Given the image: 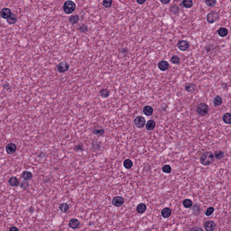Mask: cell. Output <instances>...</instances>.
Returning a JSON list of instances; mask_svg holds the SVG:
<instances>
[{"label":"cell","mask_w":231,"mask_h":231,"mask_svg":"<svg viewBox=\"0 0 231 231\" xmlns=\"http://www.w3.org/2000/svg\"><path fill=\"white\" fill-rule=\"evenodd\" d=\"M214 160V155L211 152L207 151L201 155L200 161L202 165L209 166L212 163Z\"/></svg>","instance_id":"cell-1"},{"label":"cell","mask_w":231,"mask_h":231,"mask_svg":"<svg viewBox=\"0 0 231 231\" xmlns=\"http://www.w3.org/2000/svg\"><path fill=\"white\" fill-rule=\"evenodd\" d=\"M76 8V5L75 2L71 1L68 0L65 2L63 5V10L66 14H70L72 13Z\"/></svg>","instance_id":"cell-2"},{"label":"cell","mask_w":231,"mask_h":231,"mask_svg":"<svg viewBox=\"0 0 231 231\" xmlns=\"http://www.w3.org/2000/svg\"><path fill=\"white\" fill-rule=\"evenodd\" d=\"M209 110V108L208 106L204 103H201L197 107V112L198 114L201 117H204L207 114Z\"/></svg>","instance_id":"cell-3"},{"label":"cell","mask_w":231,"mask_h":231,"mask_svg":"<svg viewBox=\"0 0 231 231\" xmlns=\"http://www.w3.org/2000/svg\"><path fill=\"white\" fill-rule=\"evenodd\" d=\"M70 67V66L69 63L65 61H62L57 65L56 69L58 72L63 73L67 72L69 70Z\"/></svg>","instance_id":"cell-4"},{"label":"cell","mask_w":231,"mask_h":231,"mask_svg":"<svg viewBox=\"0 0 231 231\" xmlns=\"http://www.w3.org/2000/svg\"><path fill=\"white\" fill-rule=\"evenodd\" d=\"M145 123H146L145 119L143 116H138L137 117H136L134 121V125L139 129L143 128L145 125Z\"/></svg>","instance_id":"cell-5"},{"label":"cell","mask_w":231,"mask_h":231,"mask_svg":"<svg viewBox=\"0 0 231 231\" xmlns=\"http://www.w3.org/2000/svg\"><path fill=\"white\" fill-rule=\"evenodd\" d=\"M219 14L216 11H212L207 15V21L209 24H213L219 19Z\"/></svg>","instance_id":"cell-6"},{"label":"cell","mask_w":231,"mask_h":231,"mask_svg":"<svg viewBox=\"0 0 231 231\" xmlns=\"http://www.w3.org/2000/svg\"><path fill=\"white\" fill-rule=\"evenodd\" d=\"M17 150V146L14 143H10L7 144L5 147V150L9 155H13Z\"/></svg>","instance_id":"cell-7"},{"label":"cell","mask_w":231,"mask_h":231,"mask_svg":"<svg viewBox=\"0 0 231 231\" xmlns=\"http://www.w3.org/2000/svg\"><path fill=\"white\" fill-rule=\"evenodd\" d=\"M92 132L98 136H103L105 134V130L100 126H95L92 129Z\"/></svg>","instance_id":"cell-8"},{"label":"cell","mask_w":231,"mask_h":231,"mask_svg":"<svg viewBox=\"0 0 231 231\" xmlns=\"http://www.w3.org/2000/svg\"><path fill=\"white\" fill-rule=\"evenodd\" d=\"M124 203V199L121 196L114 197L112 200V204L116 207H120L123 206Z\"/></svg>","instance_id":"cell-9"},{"label":"cell","mask_w":231,"mask_h":231,"mask_svg":"<svg viewBox=\"0 0 231 231\" xmlns=\"http://www.w3.org/2000/svg\"><path fill=\"white\" fill-rule=\"evenodd\" d=\"M216 224L212 221H207L204 224V228L206 231H214L216 228Z\"/></svg>","instance_id":"cell-10"},{"label":"cell","mask_w":231,"mask_h":231,"mask_svg":"<svg viewBox=\"0 0 231 231\" xmlns=\"http://www.w3.org/2000/svg\"><path fill=\"white\" fill-rule=\"evenodd\" d=\"M177 47L182 51H186L188 49L189 45L187 42L185 40H181L177 44Z\"/></svg>","instance_id":"cell-11"},{"label":"cell","mask_w":231,"mask_h":231,"mask_svg":"<svg viewBox=\"0 0 231 231\" xmlns=\"http://www.w3.org/2000/svg\"><path fill=\"white\" fill-rule=\"evenodd\" d=\"M158 69L160 70H161L162 72H164L168 69L169 67V65L168 61L163 60L158 62Z\"/></svg>","instance_id":"cell-12"},{"label":"cell","mask_w":231,"mask_h":231,"mask_svg":"<svg viewBox=\"0 0 231 231\" xmlns=\"http://www.w3.org/2000/svg\"><path fill=\"white\" fill-rule=\"evenodd\" d=\"M11 14V12L10 9L7 8H4L2 9L0 12V15L2 18L7 19Z\"/></svg>","instance_id":"cell-13"},{"label":"cell","mask_w":231,"mask_h":231,"mask_svg":"<svg viewBox=\"0 0 231 231\" xmlns=\"http://www.w3.org/2000/svg\"><path fill=\"white\" fill-rule=\"evenodd\" d=\"M80 222L76 219H72L69 222V226L72 229H76L80 226Z\"/></svg>","instance_id":"cell-14"},{"label":"cell","mask_w":231,"mask_h":231,"mask_svg":"<svg viewBox=\"0 0 231 231\" xmlns=\"http://www.w3.org/2000/svg\"><path fill=\"white\" fill-rule=\"evenodd\" d=\"M171 214H172V211L169 208H165L161 211L162 216L165 219H167L170 217Z\"/></svg>","instance_id":"cell-15"},{"label":"cell","mask_w":231,"mask_h":231,"mask_svg":"<svg viewBox=\"0 0 231 231\" xmlns=\"http://www.w3.org/2000/svg\"><path fill=\"white\" fill-rule=\"evenodd\" d=\"M99 94L100 97H102V98H104V99H106V98H108L110 96V92L107 88H102L99 90Z\"/></svg>","instance_id":"cell-16"},{"label":"cell","mask_w":231,"mask_h":231,"mask_svg":"<svg viewBox=\"0 0 231 231\" xmlns=\"http://www.w3.org/2000/svg\"><path fill=\"white\" fill-rule=\"evenodd\" d=\"M9 183L13 187H17L20 185V181L16 177H12L9 180Z\"/></svg>","instance_id":"cell-17"},{"label":"cell","mask_w":231,"mask_h":231,"mask_svg":"<svg viewBox=\"0 0 231 231\" xmlns=\"http://www.w3.org/2000/svg\"><path fill=\"white\" fill-rule=\"evenodd\" d=\"M22 177L24 180L26 181L30 180L32 178V173L31 172H29V171L25 170L22 172Z\"/></svg>","instance_id":"cell-18"},{"label":"cell","mask_w":231,"mask_h":231,"mask_svg":"<svg viewBox=\"0 0 231 231\" xmlns=\"http://www.w3.org/2000/svg\"><path fill=\"white\" fill-rule=\"evenodd\" d=\"M153 107L150 106H146L143 108V113L147 116H151L153 114Z\"/></svg>","instance_id":"cell-19"},{"label":"cell","mask_w":231,"mask_h":231,"mask_svg":"<svg viewBox=\"0 0 231 231\" xmlns=\"http://www.w3.org/2000/svg\"><path fill=\"white\" fill-rule=\"evenodd\" d=\"M156 126V123L153 120H150L148 121L146 124V129L148 131H152L155 129Z\"/></svg>","instance_id":"cell-20"},{"label":"cell","mask_w":231,"mask_h":231,"mask_svg":"<svg viewBox=\"0 0 231 231\" xmlns=\"http://www.w3.org/2000/svg\"><path fill=\"white\" fill-rule=\"evenodd\" d=\"M17 18L15 14L11 13L7 19V22L9 24H14L17 22Z\"/></svg>","instance_id":"cell-21"},{"label":"cell","mask_w":231,"mask_h":231,"mask_svg":"<svg viewBox=\"0 0 231 231\" xmlns=\"http://www.w3.org/2000/svg\"><path fill=\"white\" fill-rule=\"evenodd\" d=\"M147 207L144 203H140L136 207V211L139 214H143L146 211Z\"/></svg>","instance_id":"cell-22"},{"label":"cell","mask_w":231,"mask_h":231,"mask_svg":"<svg viewBox=\"0 0 231 231\" xmlns=\"http://www.w3.org/2000/svg\"><path fill=\"white\" fill-rule=\"evenodd\" d=\"M70 208L69 206L66 203H62L59 206V209L63 213H66L68 212Z\"/></svg>","instance_id":"cell-23"},{"label":"cell","mask_w":231,"mask_h":231,"mask_svg":"<svg viewBox=\"0 0 231 231\" xmlns=\"http://www.w3.org/2000/svg\"><path fill=\"white\" fill-rule=\"evenodd\" d=\"M196 87V85L192 83L187 84L185 87V90L188 92H193L195 90Z\"/></svg>","instance_id":"cell-24"},{"label":"cell","mask_w":231,"mask_h":231,"mask_svg":"<svg viewBox=\"0 0 231 231\" xmlns=\"http://www.w3.org/2000/svg\"><path fill=\"white\" fill-rule=\"evenodd\" d=\"M217 33L221 37H225L228 34V30L225 28H220L217 31Z\"/></svg>","instance_id":"cell-25"},{"label":"cell","mask_w":231,"mask_h":231,"mask_svg":"<svg viewBox=\"0 0 231 231\" xmlns=\"http://www.w3.org/2000/svg\"><path fill=\"white\" fill-rule=\"evenodd\" d=\"M223 121L225 123L227 124H230L231 123V115L230 113H226L223 116Z\"/></svg>","instance_id":"cell-26"},{"label":"cell","mask_w":231,"mask_h":231,"mask_svg":"<svg viewBox=\"0 0 231 231\" xmlns=\"http://www.w3.org/2000/svg\"><path fill=\"white\" fill-rule=\"evenodd\" d=\"M133 165L132 161L130 159H126L123 162V166L127 169H131Z\"/></svg>","instance_id":"cell-27"},{"label":"cell","mask_w":231,"mask_h":231,"mask_svg":"<svg viewBox=\"0 0 231 231\" xmlns=\"http://www.w3.org/2000/svg\"><path fill=\"white\" fill-rule=\"evenodd\" d=\"M182 5L186 8H190L193 5V2L192 0H183Z\"/></svg>","instance_id":"cell-28"},{"label":"cell","mask_w":231,"mask_h":231,"mask_svg":"<svg viewBox=\"0 0 231 231\" xmlns=\"http://www.w3.org/2000/svg\"><path fill=\"white\" fill-rule=\"evenodd\" d=\"M223 102L222 99L220 96H217L214 99V105L216 106H219L221 105Z\"/></svg>","instance_id":"cell-29"},{"label":"cell","mask_w":231,"mask_h":231,"mask_svg":"<svg viewBox=\"0 0 231 231\" xmlns=\"http://www.w3.org/2000/svg\"><path fill=\"white\" fill-rule=\"evenodd\" d=\"M183 205L185 208H190L192 206V201L190 199H185L183 201Z\"/></svg>","instance_id":"cell-30"},{"label":"cell","mask_w":231,"mask_h":231,"mask_svg":"<svg viewBox=\"0 0 231 231\" xmlns=\"http://www.w3.org/2000/svg\"><path fill=\"white\" fill-rule=\"evenodd\" d=\"M79 21V17L78 15H72L69 18L70 22L73 24H76Z\"/></svg>","instance_id":"cell-31"},{"label":"cell","mask_w":231,"mask_h":231,"mask_svg":"<svg viewBox=\"0 0 231 231\" xmlns=\"http://www.w3.org/2000/svg\"><path fill=\"white\" fill-rule=\"evenodd\" d=\"M224 153L222 151L219 150L214 153V156L217 159H221L224 157Z\"/></svg>","instance_id":"cell-32"},{"label":"cell","mask_w":231,"mask_h":231,"mask_svg":"<svg viewBox=\"0 0 231 231\" xmlns=\"http://www.w3.org/2000/svg\"><path fill=\"white\" fill-rule=\"evenodd\" d=\"M170 61L173 64H177L180 63V58L179 57L177 56L174 55V56H172V58H171Z\"/></svg>","instance_id":"cell-33"},{"label":"cell","mask_w":231,"mask_h":231,"mask_svg":"<svg viewBox=\"0 0 231 231\" xmlns=\"http://www.w3.org/2000/svg\"><path fill=\"white\" fill-rule=\"evenodd\" d=\"M172 168L170 165H165L162 168V171L165 173H170L172 172Z\"/></svg>","instance_id":"cell-34"},{"label":"cell","mask_w":231,"mask_h":231,"mask_svg":"<svg viewBox=\"0 0 231 231\" xmlns=\"http://www.w3.org/2000/svg\"><path fill=\"white\" fill-rule=\"evenodd\" d=\"M217 0H205L206 5L209 7H213L216 5Z\"/></svg>","instance_id":"cell-35"},{"label":"cell","mask_w":231,"mask_h":231,"mask_svg":"<svg viewBox=\"0 0 231 231\" xmlns=\"http://www.w3.org/2000/svg\"><path fill=\"white\" fill-rule=\"evenodd\" d=\"M201 208L200 206L198 204H195L193 208V211L195 215H198L201 212Z\"/></svg>","instance_id":"cell-36"},{"label":"cell","mask_w":231,"mask_h":231,"mask_svg":"<svg viewBox=\"0 0 231 231\" xmlns=\"http://www.w3.org/2000/svg\"><path fill=\"white\" fill-rule=\"evenodd\" d=\"M214 212V208L213 207H210L208 208L207 210L206 211V215L207 217H209L212 215Z\"/></svg>","instance_id":"cell-37"},{"label":"cell","mask_w":231,"mask_h":231,"mask_svg":"<svg viewBox=\"0 0 231 231\" xmlns=\"http://www.w3.org/2000/svg\"><path fill=\"white\" fill-rule=\"evenodd\" d=\"M112 0H104L102 4L105 8H109L112 5Z\"/></svg>","instance_id":"cell-38"},{"label":"cell","mask_w":231,"mask_h":231,"mask_svg":"<svg viewBox=\"0 0 231 231\" xmlns=\"http://www.w3.org/2000/svg\"><path fill=\"white\" fill-rule=\"evenodd\" d=\"M84 150V145L82 144H79L74 147V150L75 151H81Z\"/></svg>","instance_id":"cell-39"},{"label":"cell","mask_w":231,"mask_h":231,"mask_svg":"<svg viewBox=\"0 0 231 231\" xmlns=\"http://www.w3.org/2000/svg\"><path fill=\"white\" fill-rule=\"evenodd\" d=\"M179 10V9L177 5H172L170 9V11L172 12V13L174 14H177Z\"/></svg>","instance_id":"cell-40"},{"label":"cell","mask_w":231,"mask_h":231,"mask_svg":"<svg viewBox=\"0 0 231 231\" xmlns=\"http://www.w3.org/2000/svg\"><path fill=\"white\" fill-rule=\"evenodd\" d=\"M80 32L82 33H86L88 30V26L85 24H83L82 25L80 26Z\"/></svg>","instance_id":"cell-41"},{"label":"cell","mask_w":231,"mask_h":231,"mask_svg":"<svg viewBox=\"0 0 231 231\" xmlns=\"http://www.w3.org/2000/svg\"><path fill=\"white\" fill-rule=\"evenodd\" d=\"M29 187V183L28 182H26V181L24 180V181H23L21 182V187L24 189H26Z\"/></svg>","instance_id":"cell-42"},{"label":"cell","mask_w":231,"mask_h":231,"mask_svg":"<svg viewBox=\"0 0 231 231\" xmlns=\"http://www.w3.org/2000/svg\"><path fill=\"white\" fill-rule=\"evenodd\" d=\"M120 53L123 54H127L128 53V50L126 48H123L121 49Z\"/></svg>","instance_id":"cell-43"},{"label":"cell","mask_w":231,"mask_h":231,"mask_svg":"<svg viewBox=\"0 0 231 231\" xmlns=\"http://www.w3.org/2000/svg\"><path fill=\"white\" fill-rule=\"evenodd\" d=\"M9 231H19V229H18V228H16V227H11V228H10V229H9Z\"/></svg>","instance_id":"cell-44"},{"label":"cell","mask_w":231,"mask_h":231,"mask_svg":"<svg viewBox=\"0 0 231 231\" xmlns=\"http://www.w3.org/2000/svg\"><path fill=\"white\" fill-rule=\"evenodd\" d=\"M159 1L162 3L166 4H168L169 2H170L171 0H159Z\"/></svg>","instance_id":"cell-45"},{"label":"cell","mask_w":231,"mask_h":231,"mask_svg":"<svg viewBox=\"0 0 231 231\" xmlns=\"http://www.w3.org/2000/svg\"><path fill=\"white\" fill-rule=\"evenodd\" d=\"M145 1L146 0H137V2L139 5H143Z\"/></svg>","instance_id":"cell-46"}]
</instances>
